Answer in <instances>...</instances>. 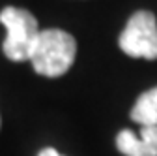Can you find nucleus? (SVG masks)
I'll return each mask as SVG.
<instances>
[{"mask_svg":"<svg viewBox=\"0 0 157 156\" xmlns=\"http://www.w3.org/2000/svg\"><path fill=\"white\" fill-rule=\"evenodd\" d=\"M120 49L133 58H157V21L151 11L140 10L129 17V21L120 34Z\"/></svg>","mask_w":157,"mask_h":156,"instance_id":"nucleus-3","label":"nucleus"},{"mask_svg":"<svg viewBox=\"0 0 157 156\" xmlns=\"http://www.w3.org/2000/svg\"><path fill=\"white\" fill-rule=\"evenodd\" d=\"M37 156H62L58 150H54V149H51V147H47V149H43L41 152H39Z\"/></svg>","mask_w":157,"mask_h":156,"instance_id":"nucleus-6","label":"nucleus"},{"mask_svg":"<svg viewBox=\"0 0 157 156\" xmlns=\"http://www.w3.org/2000/svg\"><path fill=\"white\" fill-rule=\"evenodd\" d=\"M75 55L77 42L71 34L60 28H47L39 30L28 60L32 62L36 73L45 77H60L73 66Z\"/></svg>","mask_w":157,"mask_h":156,"instance_id":"nucleus-1","label":"nucleus"},{"mask_svg":"<svg viewBox=\"0 0 157 156\" xmlns=\"http://www.w3.org/2000/svg\"><path fill=\"white\" fill-rule=\"evenodd\" d=\"M116 147L124 156H157V126H140V133L122 130L116 138Z\"/></svg>","mask_w":157,"mask_h":156,"instance_id":"nucleus-4","label":"nucleus"},{"mask_svg":"<svg viewBox=\"0 0 157 156\" xmlns=\"http://www.w3.org/2000/svg\"><path fill=\"white\" fill-rule=\"evenodd\" d=\"M0 23L6 27L4 55L13 62L28 60L39 36L36 17L28 10L8 6L0 11Z\"/></svg>","mask_w":157,"mask_h":156,"instance_id":"nucleus-2","label":"nucleus"},{"mask_svg":"<svg viewBox=\"0 0 157 156\" xmlns=\"http://www.w3.org/2000/svg\"><path fill=\"white\" fill-rule=\"evenodd\" d=\"M131 119L140 126H157V87L136 98L131 109Z\"/></svg>","mask_w":157,"mask_h":156,"instance_id":"nucleus-5","label":"nucleus"}]
</instances>
